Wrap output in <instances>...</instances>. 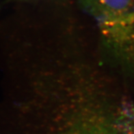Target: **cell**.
I'll return each instance as SVG.
<instances>
[{"instance_id": "1", "label": "cell", "mask_w": 134, "mask_h": 134, "mask_svg": "<svg viewBox=\"0 0 134 134\" xmlns=\"http://www.w3.org/2000/svg\"><path fill=\"white\" fill-rule=\"evenodd\" d=\"M29 134H134V116L112 99L75 93L56 99L34 114Z\"/></svg>"}, {"instance_id": "2", "label": "cell", "mask_w": 134, "mask_h": 134, "mask_svg": "<svg viewBox=\"0 0 134 134\" xmlns=\"http://www.w3.org/2000/svg\"><path fill=\"white\" fill-rule=\"evenodd\" d=\"M94 19L112 61L134 77V0H79Z\"/></svg>"}]
</instances>
